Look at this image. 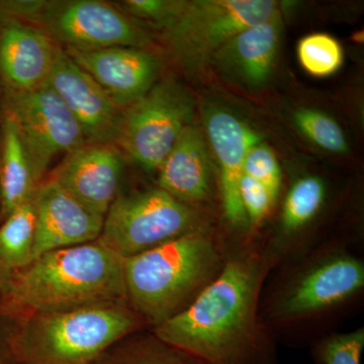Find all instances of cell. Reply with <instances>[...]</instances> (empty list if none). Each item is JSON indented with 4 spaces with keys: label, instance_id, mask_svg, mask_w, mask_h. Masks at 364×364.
Listing matches in <instances>:
<instances>
[{
    "label": "cell",
    "instance_id": "6da1fadb",
    "mask_svg": "<svg viewBox=\"0 0 364 364\" xmlns=\"http://www.w3.org/2000/svg\"><path fill=\"white\" fill-rule=\"evenodd\" d=\"M264 272L257 255L228 261L188 308L152 332L203 364H272L256 321Z\"/></svg>",
    "mask_w": 364,
    "mask_h": 364
},
{
    "label": "cell",
    "instance_id": "7a4b0ae2",
    "mask_svg": "<svg viewBox=\"0 0 364 364\" xmlns=\"http://www.w3.org/2000/svg\"><path fill=\"white\" fill-rule=\"evenodd\" d=\"M124 262L98 240L50 251L14 272L1 298L23 314L127 303Z\"/></svg>",
    "mask_w": 364,
    "mask_h": 364
},
{
    "label": "cell",
    "instance_id": "3957f363",
    "mask_svg": "<svg viewBox=\"0 0 364 364\" xmlns=\"http://www.w3.org/2000/svg\"><path fill=\"white\" fill-rule=\"evenodd\" d=\"M214 241L203 229L127 258V303L152 328L188 308L222 269Z\"/></svg>",
    "mask_w": 364,
    "mask_h": 364
},
{
    "label": "cell",
    "instance_id": "277c9868",
    "mask_svg": "<svg viewBox=\"0 0 364 364\" xmlns=\"http://www.w3.org/2000/svg\"><path fill=\"white\" fill-rule=\"evenodd\" d=\"M148 326L127 303L102 304L21 318L16 364H91L112 345Z\"/></svg>",
    "mask_w": 364,
    "mask_h": 364
},
{
    "label": "cell",
    "instance_id": "5b68a950",
    "mask_svg": "<svg viewBox=\"0 0 364 364\" xmlns=\"http://www.w3.org/2000/svg\"><path fill=\"white\" fill-rule=\"evenodd\" d=\"M279 11L272 0L186 1L176 20L160 33V39L176 65L196 75L210 65L213 55L228 41Z\"/></svg>",
    "mask_w": 364,
    "mask_h": 364
},
{
    "label": "cell",
    "instance_id": "8992f818",
    "mask_svg": "<svg viewBox=\"0 0 364 364\" xmlns=\"http://www.w3.org/2000/svg\"><path fill=\"white\" fill-rule=\"evenodd\" d=\"M202 229L195 208L163 189L119 193L98 241L123 259Z\"/></svg>",
    "mask_w": 364,
    "mask_h": 364
},
{
    "label": "cell",
    "instance_id": "52a82bcc",
    "mask_svg": "<svg viewBox=\"0 0 364 364\" xmlns=\"http://www.w3.org/2000/svg\"><path fill=\"white\" fill-rule=\"evenodd\" d=\"M196 102L173 79L158 81L122 111L114 144L146 171H157L182 132L191 124Z\"/></svg>",
    "mask_w": 364,
    "mask_h": 364
},
{
    "label": "cell",
    "instance_id": "ba28073f",
    "mask_svg": "<svg viewBox=\"0 0 364 364\" xmlns=\"http://www.w3.org/2000/svg\"><path fill=\"white\" fill-rule=\"evenodd\" d=\"M31 23L62 48L148 49L154 43L146 26L102 0H42Z\"/></svg>",
    "mask_w": 364,
    "mask_h": 364
},
{
    "label": "cell",
    "instance_id": "9c48e42d",
    "mask_svg": "<svg viewBox=\"0 0 364 364\" xmlns=\"http://www.w3.org/2000/svg\"><path fill=\"white\" fill-rule=\"evenodd\" d=\"M2 92L4 111L18 124L33 171L42 182L51 163L86 143L85 136L63 100L49 85Z\"/></svg>",
    "mask_w": 364,
    "mask_h": 364
},
{
    "label": "cell",
    "instance_id": "30bf717a",
    "mask_svg": "<svg viewBox=\"0 0 364 364\" xmlns=\"http://www.w3.org/2000/svg\"><path fill=\"white\" fill-rule=\"evenodd\" d=\"M63 50L122 109L143 97L162 71L159 56L142 48Z\"/></svg>",
    "mask_w": 364,
    "mask_h": 364
},
{
    "label": "cell",
    "instance_id": "8fae6325",
    "mask_svg": "<svg viewBox=\"0 0 364 364\" xmlns=\"http://www.w3.org/2000/svg\"><path fill=\"white\" fill-rule=\"evenodd\" d=\"M124 168V155L116 144L86 142L66 154L47 177L105 217L119 193Z\"/></svg>",
    "mask_w": 364,
    "mask_h": 364
},
{
    "label": "cell",
    "instance_id": "7c38bea8",
    "mask_svg": "<svg viewBox=\"0 0 364 364\" xmlns=\"http://www.w3.org/2000/svg\"><path fill=\"white\" fill-rule=\"evenodd\" d=\"M33 203L37 218L33 259L50 251L97 241L102 234L105 217L49 177L36 189Z\"/></svg>",
    "mask_w": 364,
    "mask_h": 364
},
{
    "label": "cell",
    "instance_id": "4fadbf2b",
    "mask_svg": "<svg viewBox=\"0 0 364 364\" xmlns=\"http://www.w3.org/2000/svg\"><path fill=\"white\" fill-rule=\"evenodd\" d=\"M61 46L39 26L0 16V87L21 92L42 87Z\"/></svg>",
    "mask_w": 364,
    "mask_h": 364
},
{
    "label": "cell",
    "instance_id": "5bb4252c",
    "mask_svg": "<svg viewBox=\"0 0 364 364\" xmlns=\"http://www.w3.org/2000/svg\"><path fill=\"white\" fill-rule=\"evenodd\" d=\"M47 85L63 100L86 142L114 143L122 111L62 48Z\"/></svg>",
    "mask_w": 364,
    "mask_h": 364
},
{
    "label": "cell",
    "instance_id": "9a60e30c",
    "mask_svg": "<svg viewBox=\"0 0 364 364\" xmlns=\"http://www.w3.org/2000/svg\"><path fill=\"white\" fill-rule=\"evenodd\" d=\"M203 121L219 167L225 215L232 224L240 226L247 221L239 193L244 161L249 149L262 138L243 119L222 107H210Z\"/></svg>",
    "mask_w": 364,
    "mask_h": 364
},
{
    "label": "cell",
    "instance_id": "2e32d148",
    "mask_svg": "<svg viewBox=\"0 0 364 364\" xmlns=\"http://www.w3.org/2000/svg\"><path fill=\"white\" fill-rule=\"evenodd\" d=\"M280 11L237 33L213 55L210 65L230 82L255 90L269 80L279 54Z\"/></svg>",
    "mask_w": 364,
    "mask_h": 364
},
{
    "label": "cell",
    "instance_id": "e0dca14e",
    "mask_svg": "<svg viewBox=\"0 0 364 364\" xmlns=\"http://www.w3.org/2000/svg\"><path fill=\"white\" fill-rule=\"evenodd\" d=\"M364 286L363 263L351 256H338L306 273L277 306L280 318H299L338 305Z\"/></svg>",
    "mask_w": 364,
    "mask_h": 364
},
{
    "label": "cell",
    "instance_id": "ac0fdd59",
    "mask_svg": "<svg viewBox=\"0 0 364 364\" xmlns=\"http://www.w3.org/2000/svg\"><path fill=\"white\" fill-rule=\"evenodd\" d=\"M157 172L158 188L181 202L207 200L212 164L202 130L193 124L186 127Z\"/></svg>",
    "mask_w": 364,
    "mask_h": 364
},
{
    "label": "cell",
    "instance_id": "d6986e66",
    "mask_svg": "<svg viewBox=\"0 0 364 364\" xmlns=\"http://www.w3.org/2000/svg\"><path fill=\"white\" fill-rule=\"evenodd\" d=\"M0 148V222L35 195L41 183L21 139L18 124L4 111Z\"/></svg>",
    "mask_w": 364,
    "mask_h": 364
},
{
    "label": "cell",
    "instance_id": "ffe728a7",
    "mask_svg": "<svg viewBox=\"0 0 364 364\" xmlns=\"http://www.w3.org/2000/svg\"><path fill=\"white\" fill-rule=\"evenodd\" d=\"M91 364H203L158 338L152 331L128 335L112 345Z\"/></svg>",
    "mask_w": 364,
    "mask_h": 364
},
{
    "label": "cell",
    "instance_id": "44dd1931",
    "mask_svg": "<svg viewBox=\"0 0 364 364\" xmlns=\"http://www.w3.org/2000/svg\"><path fill=\"white\" fill-rule=\"evenodd\" d=\"M36 225L33 196L13 210L0 225V255L14 272L28 267L33 259Z\"/></svg>",
    "mask_w": 364,
    "mask_h": 364
},
{
    "label": "cell",
    "instance_id": "7402d4cb",
    "mask_svg": "<svg viewBox=\"0 0 364 364\" xmlns=\"http://www.w3.org/2000/svg\"><path fill=\"white\" fill-rule=\"evenodd\" d=\"M325 198V186L317 176H306L294 182L282 208V227L287 232L296 231L317 215Z\"/></svg>",
    "mask_w": 364,
    "mask_h": 364
},
{
    "label": "cell",
    "instance_id": "603a6c76",
    "mask_svg": "<svg viewBox=\"0 0 364 364\" xmlns=\"http://www.w3.org/2000/svg\"><path fill=\"white\" fill-rule=\"evenodd\" d=\"M296 52L301 67L316 77L332 75L344 61L343 48L328 33L306 36L299 41Z\"/></svg>",
    "mask_w": 364,
    "mask_h": 364
},
{
    "label": "cell",
    "instance_id": "cb8c5ba5",
    "mask_svg": "<svg viewBox=\"0 0 364 364\" xmlns=\"http://www.w3.org/2000/svg\"><path fill=\"white\" fill-rule=\"evenodd\" d=\"M296 127L318 147L337 154L348 152V143L340 124L325 112L315 109H299L294 112Z\"/></svg>",
    "mask_w": 364,
    "mask_h": 364
},
{
    "label": "cell",
    "instance_id": "d4e9b609",
    "mask_svg": "<svg viewBox=\"0 0 364 364\" xmlns=\"http://www.w3.org/2000/svg\"><path fill=\"white\" fill-rule=\"evenodd\" d=\"M136 23L149 25L160 33L172 25L181 14L186 1L181 0H124L112 2Z\"/></svg>",
    "mask_w": 364,
    "mask_h": 364
},
{
    "label": "cell",
    "instance_id": "484cf974",
    "mask_svg": "<svg viewBox=\"0 0 364 364\" xmlns=\"http://www.w3.org/2000/svg\"><path fill=\"white\" fill-rule=\"evenodd\" d=\"M243 174L259 182L277 200L282 186V171L274 152L267 144L259 142L249 149Z\"/></svg>",
    "mask_w": 364,
    "mask_h": 364
},
{
    "label": "cell",
    "instance_id": "4316f807",
    "mask_svg": "<svg viewBox=\"0 0 364 364\" xmlns=\"http://www.w3.org/2000/svg\"><path fill=\"white\" fill-rule=\"evenodd\" d=\"M364 330L337 334L318 345L316 358L321 364H361Z\"/></svg>",
    "mask_w": 364,
    "mask_h": 364
},
{
    "label": "cell",
    "instance_id": "83f0119b",
    "mask_svg": "<svg viewBox=\"0 0 364 364\" xmlns=\"http://www.w3.org/2000/svg\"><path fill=\"white\" fill-rule=\"evenodd\" d=\"M239 193L248 221L253 226L259 224L267 217L275 200L262 184L245 174L241 177Z\"/></svg>",
    "mask_w": 364,
    "mask_h": 364
},
{
    "label": "cell",
    "instance_id": "f1b7e54d",
    "mask_svg": "<svg viewBox=\"0 0 364 364\" xmlns=\"http://www.w3.org/2000/svg\"><path fill=\"white\" fill-rule=\"evenodd\" d=\"M23 315L0 296V364H16L14 338Z\"/></svg>",
    "mask_w": 364,
    "mask_h": 364
},
{
    "label": "cell",
    "instance_id": "f546056e",
    "mask_svg": "<svg viewBox=\"0 0 364 364\" xmlns=\"http://www.w3.org/2000/svg\"><path fill=\"white\" fill-rule=\"evenodd\" d=\"M14 274V270L9 267L0 255V296H4L9 293Z\"/></svg>",
    "mask_w": 364,
    "mask_h": 364
},
{
    "label": "cell",
    "instance_id": "4dcf8cb0",
    "mask_svg": "<svg viewBox=\"0 0 364 364\" xmlns=\"http://www.w3.org/2000/svg\"><path fill=\"white\" fill-rule=\"evenodd\" d=\"M351 40L353 41V42L358 43V44H363V30L358 31V32L354 33L353 35L351 36Z\"/></svg>",
    "mask_w": 364,
    "mask_h": 364
}]
</instances>
